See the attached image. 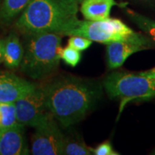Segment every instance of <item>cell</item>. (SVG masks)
<instances>
[{
  "label": "cell",
  "mask_w": 155,
  "mask_h": 155,
  "mask_svg": "<svg viewBox=\"0 0 155 155\" xmlns=\"http://www.w3.org/2000/svg\"><path fill=\"white\" fill-rule=\"evenodd\" d=\"M44 90L48 109L65 127L82 120L102 94L98 83L75 77L56 79Z\"/></svg>",
  "instance_id": "1"
},
{
  "label": "cell",
  "mask_w": 155,
  "mask_h": 155,
  "mask_svg": "<svg viewBox=\"0 0 155 155\" xmlns=\"http://www.w3.org/2000/svg\"><path fill=\"white\" fill-rule=\"evenodd\" d=\"M78 3L67 0H31L16 23L27 35L55 32L63 35L77 19Z\"/></svg>",
  "instance_id": "2"
},
{
  "label": "cell",
  "mask_w": 155,
  "mask_h": 155,
  "mask_svg": "<svg viewBox=\"0 0 155 155\" xmlns=\"http://www.w3.org/2000/svg\"><path fill=\"white\" fill-rule=\"evenodd\" d=\"M21 71L31 78H45L58 67L61 58V35L44 32L28 35Z\"/></svg>",
  "instance_id": "3"
},
{
  "label": "cell",
  "mask_w": 155,
  "mask_h": 155,
  "mask_svg": "<svg viewBox=\"0 0 155 155\" xmlns=\"http://www.w3.org/2000/svg\"><path fill=\"white\" fill-rule=\"evenodd\" d=\"M63 35H77L94 42L108 44L112 42H127L145 46L150 42L127 27L118 19L108 18L98 21L75 19Z\"/></svg>",
  "instance_id": "4"
},
{
  "label": "cell",
  "mask_w": 155,
  "mask_h": 155,
  "mask_svg": "<svg viewBox=\"0 0 155 155\" xmlns=\"http://www.w3.org/2000/svg\"><path fill=\"white\" fill-rule=\"evenodd\" d=\"M104 86L111 98L121 101L119 115L129 102L146 101L155 97V78L127 72L111 73L104 81Z\"/></svg>",
  "instance_id": "5"
},
{
  "label": "cell",
  "mask_w": 155,
  "mask_h": 155,
  "mask_svg": "<svg viewBox=\"0 0 155 155\" xmlns=\"http://www.w3.org/2000/svg\"><path fill=\"white\" fill-rule=\"evenodd\" d=\"M15 103L17 121L24 126L35 128L53 117L47 106L44 88L36 86Z\"/></svg>",
  "instance_id": "6"
},
{
  "label": "cell",
  "mask_w": 155,
  "mask_h": 155,
  "mask_svg": "<svg viewBox=\"0 0 155 155\" xmlns=\"http://www.w3.org/2000/svg\"><path fill=\"white\" fill-rule=\"evenodd\" d=\"M65 137L52 117L38 127L32 136L31 152L34 155L61 154Z\"/></svg>",
  "instance_id": "7"
},
{
  "label": "cell",
  "mask_w": 155,
  "mask_h": 155,
  "mask_svg": "<svg viewBox=\"0 0 155 155\" xmlns=\"http://www.w3.org/2000/svg\"><path fill=\"white\" fill-rule=\"evenodd\" d=\"M25 140L24 125L0 127V155L29 154Z\"/></svg>",
  "instance_id": "8"
},
{
  "label": "cell",
  "mask_w": 155,
  "mask_h": 155,
  "mask_svg": "<svg viewBox=\"0 0 155 155\" xmlns=\"http://www.w3.org/2000/svg\"><path fill=\"white\" fill-rule=\"evenodd\" d=\"M35 87L13 73L0 71V103H15Z\"/></svg>",
  "instance_id": "9"
},
{
  "label": "cell",
  "mask_w": 155,
  "mask_h": 155,
  "mask_svg": "<svg viewBox=\"0 0 155 155\" xmlns=\"http://www.w3.org/2000/svg\"><path fill=\"white\" fill-rule=\"evenodd\" d=\"M147 47L127 42H112L107 46V61L111 69L121 66L129 56L137 52L147 49Z\"/></svg>",
  "instance_id": "10"
},
{
  "label": "cell",
  "mask_w": 155,
  "mask_h": 155,
  "mask_svg": "<svg viewBox=\"0 0 155 155\" xmlns=\"http://www.w3.org/2000/svg\"><path fill=\"white\" fill-rule=\"evenodd\" d=\"M114 0H83L81 11L87 20L98 21L109 18Z\"/></svg>",
  "instance_id": "11"
},
{
  "label": "cell",
  "mask_w": 155,
  "mask_h": 155,
  "mask_svg": "<svg viewBox=\"0 0 155 155\" xmlns=\"http://www.w3.org/2000/svg\"><path fill=\"white\" fill-rule=\"evenodd\" d=\"M5 41V58L3 63L9 69L17 68L20 66L24 55V48L19 38L15 34H11Z\"/></svg>",
  "instance_id": "12"
},
{
  "label": "cell",
  "mask_w": 155,
  "mask_h": 155,
  "mask_svg": "<svg viewBox=\"0 0 155 155\" xmlns=\"http://www.w3.org/2000/svg\"><path fill=\"white\" fill-rule=\"evenodd\" d=\"M31 0H4L0 9V19L8 22L22 12Z\"/></svg>",
  "instance_id": "13"
},
{
  "label": "cell",
  "mask_w": 155,
  "mask_h": 155,
  "mask_svg": "<svg viewBox=\"0 0 155 155\" xmlns=\"http://www.w3.org/2000/svg\"><path fill=\"white\" fill-rule=\"evenodd\" d=\"M61 154L66 155H91L92 149L84 142L75 139L65 138L62 147Z\"/></svg>",
  "instance_id": "14"
},
{
  "label": "cell",
  "mask_w": 155,
  "mask_h": 155,
  "mask_svg": "<svg viewBox=\"0 0 155 155\" xmlns=\"http://www.w3.org/2000/svg\"><path fill=\"white\" fill-rule=\"evenodd\" d=\"M0 127H10L19 124L15 103H0Z\"/></svg>",
  "instance_id": "15"
},
{
  "label": "cell",
  "mask_w": 155,
  "mask_h": 155,
  "mask_svg": "<svg viewBox=\"0 0 155 155\" xmlns=\"http://www.w3.org/2000/svg\"><path fill=\"white\" fill-rule=\"evenodd\" d=\"M131 19L155 41V22L131 11H128Z\"/></svg>",
  "instance_id": "16"
},
{
  "label": "cell",
  "mask_w": 155,
  "mask_h": 155,
  "mask_svg": "<svg viewBox=\"0 0 155 155\" xmlns=\"http://www.w3.org/2000/svg\"><path fill=\"white\" fill-rule=\"evenodd\" d=\"M61 59L66 63L68 65L75 67L81 61V54L79 50H77L71 46L62 48L60 53Z\"/></svg>",
  "instance_id": "17"
},
{
  "label": "cell",
  "mask_w": 155,
  "mask_h": 155,
  "mask_svg": "<svg viewBox=\"0 0 155 155\" xmlns=\"http://www.w3.org/2000/svg\"><path fill=\"white\" fill-rule=\"evenodd\" d=\"M92 42V40L83 37L73 35L68 40V45L79 51H83L88 49L91 45Z\"/></svg>",
  "instance_id": "18"
},
{
  "label": "cell",
  "mask_w": 155,
  "mask_h": 155,
  "mask_svg": "<svg viewBox=\"0 0 155 155\" xmlns=\"http://www.w3.org/2000/svg\"><path fill=\"white\" fill-rule=\"evenodd\" d=\"M93 154L95 155H119L113 149L110 142L106 141L98 145L96 149H92Z\"/></svg>",
  "instance_id": "19"
},
{
  "label": "cell",
  "mask_w": 155,
  "mask_h": 155,
  "mask_svg": "<svg viewBox=\"0 0 155 155\" xmlns=\"http://www.w3.org/2000/svg\"><path fill=\"white\" fill-rule=\"evenodd\" d=\"M5 40H0V63L4 62V58H5Z\"/></svg>",
  "instance_id": "20"
},
{
  "label": "cell",
  "mask_w": 155,
  "mask_h": 155,
  "mask_svg": "<svg viewBox=\"0 0 155 155\" xmlns=\"http://www.w3.org/2000/svg\"><path fill=\"white\" fill-rule=\"evenodd\" d=\"M139 74L141 75H144V76L148 77V78H155V68H154L149 70L147 71H144V72L139 73Z\"/></svg>",
  "instance_id": "21"
},
{
  "label": "cell",
  "mask_w": 155,
  "mask_h": 155,
  "mask_svg": "<svg viewBox=\"0 0 155 155\" xmlns=\"http://www.w3.org/2000/svg\"><path fill=\"white\" fill-rule=\"evenodd\" d=\"M67 1H69V2H75V3H78V2L83 1V0H67Z\"/></svg>",
  "instance_id": "22"
},
{
  "label": "cell",
  "mask_w": 155,
  "mask_h": 155,
  "mask_svg": "<svg viewBox=\"0 0 155 155\" xmlns=\"http://www.w3.org/2000/svg\"><path fill=\"white\" fill-rule=\"evenodd\" d=\"M139 1H149V0H139Z\"/></svg>",
  "instance_id": "23"
},
{
  "label": "cell",
  "mask_w": 155,
  "mask_h": 155,
  "mask_svg": "<svg viewBox=\"0 0 155 155\" xmlns=\"http://www.w3.org/2000/svg\"><path fill=\"white\" fill-rule=\"evenodd\" d=\"M0 121H1V118H0Z\"/></svg>",
  "instance_id": "24"
},
{
  "label": "cell",
  "mask_w": 155,
  "mask_h": 155,
  "mask_svg": "<svg viewBox=\"0 0 155 155\" xmlns=\"http://www.w3.org/2000/svg\"><path fill=\"white\" fill-rule=\"evenodd\" d=\"M154 154H155V152H154Z\"/></svg>",
  "instance_id": "25"
}]
</instances>
